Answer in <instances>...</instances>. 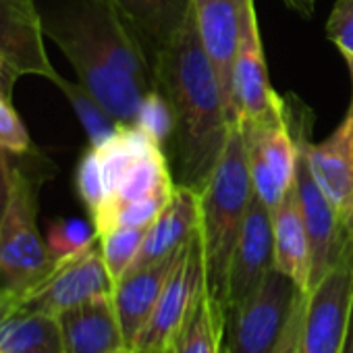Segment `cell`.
<instances>
[{"instance_id":"1","label":"cell","mask_w":353,"mask_h":353,"mask_svg":"<svg viewBox=\"0 0 353 353\" xmlns=\"http://www.w3.org/2000/svg\"><path fill=\"white\" fill-rule=\"evenodd\" d=\"M156 90L166 98L174 129L166 156L176 188L202 192L229 139L223 94L204 52L194 13L154 65Z\"/></svg>"},{"instance_id":"2","label":"cell","mask_w":353,"mask_h":353,"mask_svg":"<svg viewBox=\"0 0 353 353\" xmlns=\"http://www.w3.org/2000/svg\"><path fill=\"white\" fill-rule=\"evenodd\" d=\"M254 198V183L248 168L243 133L239 123L231 127L223 156L210 174L208 183L198 194L206 291L223 305L227 276L235 245L239 241L248 208Z\"/></svg>"},{"instance_id":"3","label":"cell","mask_w":353,"mask_h":353,"mask_svg":"<svg viewBox=\"0 0 353 353\" xmlns=\"http://www.w3.org/2000/svg\"><path fill=\"white\" fill-rule=\"evenodd\" d=\"M46 164V162H44ZM44 164L28 170L0 150L7 198L0 214V279L13 291H26L57 264L38 229V196L46 179Z\"/></svg>"},{"instance_id":"4","label":"cell","mask_w":353,"mask_h":353,"mask_svg":"<svg viewBox=\"0 0 353 353\" xmlns=\"http://www.w3.org/2000/svg\"><path fill=\"white\" fill-rule=\"evenodd\" d=\"M44 34L61 48L73 65L79 83L104 106L117 123H135L141 106L143 90L133 77L117 69L94 44L75 9L63 11L52 19H44Z\"/></svg>"},{"instance_id":"5","label":"cell","mask_w":353,"mask_h":353,"mask_svg":"<svg viewBox=\"0 0 353 353\" xmlns=\"http://www.w3.org/2000/svg\"><path fill=\"white\" fill-rule=\"evenodd\" d=\"M301 295L287 274L272 268L250 297L223 310L225 353H272Z\"/></svg>"},{"instance_id":"6","label":"cell","mask_w":353,"mask_h":353,"mask_svg":"<svg viewBox=\"0 0 353 353\" xmlns=\"http://www.w3.org/2000/svg\"><path fill=\"white\" fill-rule=\"evenodd\" d=\"M291 117L295 119L305 150V158L318 188L334 206L341 223L353 241V85L349 106L336 129L322 141L314 143L312 112L293 96H285Z\"/></svg>"},{"instance_id":"7","label":"cell","mask_w":353,"mask_h":353,"mask_svg":"<svg viewBox=\"0 0 353 353\" xmlns=\"http://www.w3.org/2000/svg\"><path fill=\"white\" fill-rule=\"evenodd\" d=\"M239 127L243 133V148L254 192L264 206L274 212L295 183L299 160V145L289 121L287 100L279 114L239 123Z\"/></svg>"},{"instance_id":"8","label":"cell","mask_w":353,"mask_h":353,"mask_svg":"<svg viewBox=\"0 0 353 353\" xmlns=\"http://www.w3.org/2000/svg\"><path fill=\"white\" fill-rule=\"evenodd\" d=\"M206 291V270L198 231L185 243L148 324L131 345L133 353H172L196 303Z\"/></svg>"},{"instance_id":"9","label":"cell","mask_w":353,"mask_h":353,"mask_svg":"<svg viewBox=\"0 0 353 353\" xmlns=\"http://www.w3.org/2000/svg\"><path fill=\"white\" fill-rule=\"evenodd\" d=\"M353 305V243L305 291L301 353H341Z\"/></svg>"},{"instance_id":"10","label":"cell","mask_w":353,"mask_h":353,"mask_svg":"<svg viewBox=\"0 0 353 353\" xmlns=\"http://www.w3.org/2000/svg\"><path fill=\"white\" fill-rule=\"evenodd\" d=\"M112 287L114 283L104 266L100 245H92L73 258L59 260L42 281L15 293L26 307L59 316L88 299L110 295Z\"/></svg>"},{"instance_id":"11","label":"cell","mask_w":353,"mask_h":353,"mask_svg":"<svg viewBox=\"0 0 353 353\" xmlns=\"http://www.w3.org/2000/svg\"><path fill=\"white\" fill-rule=\"evenodd\" d=\"M287 112H289V106H287ZM289 121L293 125L297 145H299L295 188H297V196H299V202H301L303 221H305L307 239H310V258H312L310 287H312L336 264V260L343 256V252L353 241L349 239V235H347V231H345V227L341 223L339 212L326 200V196L322 194V190L318 188L316 179L312 176V170H310V164H307V158H305V150H303V143H301L299 127H297L295 119L291 117V112H289Z\"/></svg>"},{"instance_id":"12","label":"cell","mask_w":353,"mask_h":353,"mask_svg":"<svg viewBox=\"0 0 353 353\" xmlns=\"http://www.w3.org/2000/svg\"><path fill=\"white\" fill-rule=\"evenodd\" d=\"M233 96L237 123L274 117L285 108V96L276 94L270 85L254 0H245L243 7L241 38L233 69Z\"/></svg>"},{"instance_id":"13","label":"cell","mask_w":353,"mask_h":353,"mask_svg":"<svg viewBox=\"0 0 353 353\" xmlns=\"http://www.w3.org/2000/svg\"><path fill=\"white\" fill-rule=\"evenodd\" d=\"M243 7L245 0H192V13L198 38L216 75L227 119L231 125H237L233 69L241 38Z\"/></svg>"},{"instance_id":"14","label":"cell","mask_w":353,"mask_h":353,"mask_svg":"<svg viewBox=\"0 0 353 353\" xmlns=\"http://www.w3.org/2000/svg\"><path fill=\"white\" fill-rule=\"evenodd\" d=\"M0 59L11 88L26 75L50 81L59 75L44 48V23L34 0H0Z\"/></svg>"},{"instance_id":"15","label":"cell","mask_w":353,"mask_h":353,"mask_svg":"<svg viewBox=\"0 0 353 353\" xmlns=\"http://www.w3.org/2000/svg\"><path fill=\"white\" fill-rule=\"evenodd\" d=\"M274 268V235H272V212L254 192L252 204L245 214V223L235 245L223 310L241 303L250 297L268 272Z\"/></svg>"},{"instance_id":"16","label":"cell","mask_w":353,"mask_h":353,"mask_svg":"<svg viewBox=\"0 0 353 353\" xmlns=\"http://www.w3.org/2000/svg\"><path fill=\"white\" fill-rule=\"evenodd\" d=\"M181 252H176L174 256H168L164 260H158L154 264L133 268L114 283L110 297H112L127 347L135 343V339L148 324L176 262H179Z\"/></svg>"},{"instance_id":"17","label":"cell","mask_w":353,"mask_h":353,"mask_svg":"<svg viewBox=\"0 0 353 353\" xmlns=\"http://www.w3.org/2000/svg\"><path fill=\"white\" fill-rule=\"evenodd\" d=\"M110 5L135 34L152 71L192 17V0H110Z\"/></svg>"},{"instance_id":"18","label":"cell","mask_w":353,"mask_h":353,"mask_svg":"<svg viewBox=\"0 0 353 353\" xmlns=\"http://www.w3.org/2000/svg\"><path fill=\"white\" fill-rule=\"evenodd\" d=\"M65 353H117L127 347L110 295H98L59 314Z\"/></svg>"},{"instance_id":"19","label":"cell","mask_w":353,"mask_h":353,"mask_svg":"<svg viewBox=\"0 0 353 353\" xmlns=\"http://www.w3.org/2000/svg\"><path fill=\"white\" fill-rule=\"evenodd\" d=\"M0 353H65L59 316L30 310L0 287Z\"/></svg>"},{"instance_id":"20","label":"cell","mask_w":353,"mask_h":353,"mask_svg":"<svg viewBox=\"0 0 353 353\" xmlns=\"http://www.w3.org/2000/svg\"><path fill=\"white\" fill-rule=\"evenodd\" d=\"M198 223H200L198 192L190 188H176L168 204L158 214V219L148 227L141 250L131 270L154 264L158 260H164L168 256H174L176 252H181L183 245L198 231Z\"/></svg>"},{"instance_id":"21","label":"cell","mask_w":353,"mask_h":353,"mask_svg":"<svg viewBox=\"0 0 353 353\" xmlns=\"http://www.w3.org/2000/svg\"><path fill=\"white\" fill-rule=\"evenodd\" d=\"M272 235L274 268L287 274L301 291H307L312 266L310 239L295 183L272 212Z\"/></svg>"},{"instance_id":"22","label":"cell","mask_w":353,"mask_h":353,"mask_svg":"<svg viewBox=\"0 0 353 353\" xmlns=\"http://www.w3.org/2000/svg\"><path fill=\"white\" fill-rule=\"evenodd\" d=\"M172 353H225L223 349V305L208 293L200 297Z\"/></svg>"},{"instance_id":"23","label":"cell","mask_w":353,"mask_h":353,"mask_svg":"<svg viewBox=\"0 0 353 353\" xmlns=\"http://www.w3.org/2000/svg\"><path fill=\"white\" fill-rule=\"evenodd\" d=\"M52 83L65 94V98L69 100V104H71V108L75 110V114H77V119H79V123H81V127H83V131H85V135H88V139H90V145H94V148H98V145H102L106 139H110L112 135H114V131H117V127L121 125V123H117L106 110H104V106L77 81V83H73V81H69V79H65L61 73L52 79Z\"/></svg>"},{"instance_id":"24","label":"cell","mask_w":353,"mask_h":353,"mask_svg":"<svg viewBox=\"0 0 353 353\" xmlns=\"http://www.w3.org/2000/svg\"><path fill=\"white\" fill-rule=\"evenodd\" d=\"M145 231H148V227H121V229H114V231L98 237L100 254H102L104 266H106L112 283H117L131 270V266L141 250Z\"/></svg>"},{"instance_id":"25","label":"cell","mask_w":353,"mask_h":353,"mask_svg":"<svg viewBox=\"0 0 353 353\" xmlns=\"http://www.w3.org/2000/svg\"><path fill=\"white\" fill-rule=\"evenodd\" d=\"M98 243L94 223L81 219H59L48 225L46 245L54 262L73 258Z\"/></svg>"},{"instance_id":"26","label":"cell","mask_w":353,"mask_h":353,"mask_svg":"<svg viewBox=\"0 0 353 353\" xmlns=\"http://www.w3.org/2000/svg\"><path fill=\"white\" fill-rule=\"evenodd\" d=\"M135 125L143 133H148L158 145H162L166 152L170 137H172L174 121H172L170 106H168L166 98L162 96V92L152 90L143 96L141 106H139L137 117H135Z\"/></svg>"},{"instance_id":"27","label":"cell","mask_w":353,"mask_h":353,"mask_svg":"<svg viewBox=\"0 0 353 353\" xmlns=\"http://www.w3.org/2000/svg\"><path fill=\"white\" fill-rule=\"evenodd\" d=\"M11 94L13 90H9L0 77V150L23 156L32 152V137L11 104Z\"/></svg>"},{"instance_id":"28","label":"cell","mask_w":353,"mask_h":353,"mask_svg":"<svg viewBox=\"0 0 353 353\" xmlns=\"http://www.w3.org/2000/svg\"><path fill=\"white\" fill-rule=\"evenodd\" d=\"M75 185H77L79 200L83 202V206L88 208V212L92 216L106 200L100 158H98L96 148H92V145L79 158L77 172H75Z\"/></svg>"},{"instance_id":"29","label":"cell","mask_w":353,"mask_h":353,"mask_svg":"<svg viewBox=\"0 0 353 353\" xmlns=\"http://www.w3.org/2000/svg\"><path fill=\"white\" fill-rule=\"evenodd\" d=\"M326 38L345 59L353 85V0H336L334 3L326 21Z\"/></svg>"},{"instance_id":"30","label":"cell","mask_w":353,"mask_h":353,"mask_svg":"<svg viewBox=\"0 0 353 353\" xmlns=\"http://www.w3.org/2000/svg\"><path fill=\"white\" fill-rule=\"evenodd\" d=\"M303 303H305V291L279 341V345L272 349V353H301V328H303Z\"/></svg>"},{"instance_id":"31","label":"cell","mask_w":353,"mask_h":353,"mask_svg":"<svg viewBox=\"0 0 353 353\" xmlns=\"http://www.w3.org/2000/svg\"><path fill=\"white\" fill-rule=\"evenodd\" d=\"M285 5H287V7H291L293 11H297V13H301V15L310 17V15L314 13L316 0H285Z\"/></svg>"},{"instance_id":"32","label":"cell","mask_w":353,"mask_h":353,"mask_svg":"<svg viewBox=\"0 0 353 353\" xmlns=\"http://www.w3.org/2000/svg\"><path fill=\"white\" fill-rule=\"evenodd\" d=\"M341 353H353V305H351L349 326H347V334H345V343H343Z\"/></svg>"},{"instance_id":"33","label":"cell","mask_w":353,"mask_h":353,"mask_svg":"<svg viewBox=\"0 0 353 353\" xmlns=\"http://www.w3.org/2000/svg\"><path fill=\"white\" fill-rule=\"evenodd\" d=\"M5 198H7V185H5L3 168H0V214H3V208H5Z\"/></svg>"},{"instance_id":"34","label":"cell","mask_w":353,"mask_h":353,"mask_svg":"<svg viewBox=\"0 0 353 353\" xmlns=\"http://www.w3.org/2000/svg\"><path fill=\"white\" fill-rule=\"evenodd\" d=\"M0 77H3V81L7 83V88H9V90H13V88L9 85V81H7V71H5V63H3V59H0Z\"/></svg>"},{"instance_id":"35","label":"cell","mask_w":353,"mask_h":353,"mask_svg":"<svg viewBox=\"0 0 353 353\" xmlns=\"http://www.w3.org/2000/svg\"><path fill=\"white\" fill-rule=\"evenodd\" d=\"M117 353H133V349H131V347H123V349H119Z\"/></svg>"}]
</instances>
